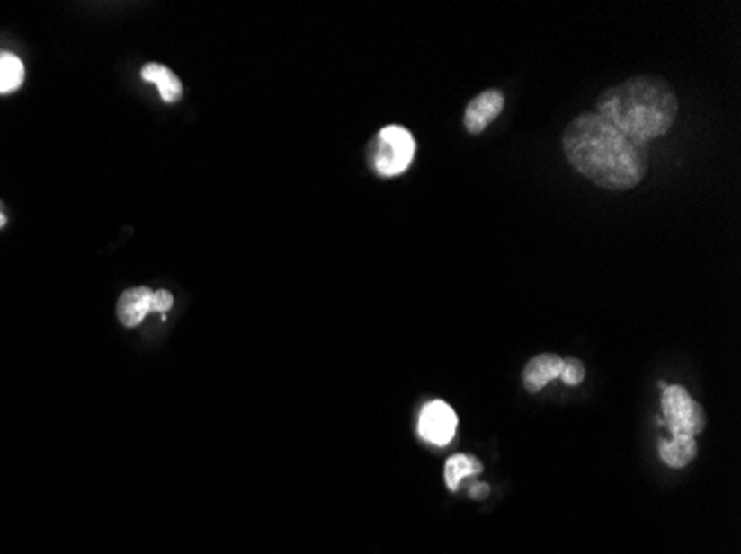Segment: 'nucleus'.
I'll use <instances>...</instances> for the list:
<instances>
[{
	"instance_id": "f257e3e1",
	"label": "nucleus",
	"mask_w": 741,
	"mask_h": 554,
	"mask_svg": "<svg viewBox=\"0 0 741 554\" xmlns=\"http://www.w3.org/2000/svg\"><path fill=\"white\" fill-rule=\"evenodd\" d=\"M571 167L595 187L629 191L648 171V145L630 138L600 113H579L568 122L562 138Z\"/></svg>"
},
{
	"instance_id": "f03ea898",
	"label": "nucleus",
	"mask_w": 741,
	"mask_h": 554,
	"mask_svg": "<svg viewBox=\"0 0 741 554\" xmlns=\"http://www.w3.org/2000/svg\"><path fill=\"white\" fill-rule=\"evenodd\" d=\"M677 111V96L666 80L659 75H638L606 89L597 98L595 113L630 138L648 145L671 131Z\"/></svg>"
},
{
	"instance_id": "7ed1b4c3",
	"label": "nucleus",
	"mask_w": 741,
	"mask_h": 554,
	"mask_svg": "<svg viewBox=\"0 0 741 554\" xmlns=\"http://www.w3.org/2000/svg\"><path fill=\"white\" fill-rule=\"evenodd\" d=\"M664 421L668 430L683 437H697L706 426V413L683 386H668L662 395Z\"/></svg>"
},
{
	"instance_id": "20e7f679",
	"label": "nucleus",
	"mask_w": 741,
	"mask_h": 554,
	"mask_svg": "<svg viewBox=\"0 0 741 554\" xmlns=\"http://www.w3.org/2000/svg\"><path fill=\"white\" fill-rule=\"evenodd\" d=\"M378 155H375V169L382 175H400L405 173L415 155V140L411 131L405 127H384L378 138Z\"/></svg>"
},
{
	"instance_id": "39448f33",
	"label": "nucleus",
	"mask_w": 741,
	"mask_h": 554,
	"mask_svg": "<svg viewBox=\"0 0 741 554\" xmlns=\"http://www.w3.org/2000/svg\"><path fill=\"white\" fill-rule=\"evenodd\" d=\"M455 428H458V415L446 401L435 400L422 409L417 430L420 437L433 446H449L455 437Z\"/></svg>"
},
{
	"instance_id": "423d86ee",
	"label": "nucleus",
	"mask_w": 741,
	"mask_h": 554,
	"mask_svg": "<svg viewBox=\"0 0 741 554\" xmlns=\"http://www.w3.org/2000/svg\"><path fill=\"white\" fill-rule=\"evenodd\" d=\"M502 109H504V93L502 92L488 89V92L478 93V96L467 104V111H464V127H467L469 134H482V131L500 116Z\"/></svg>"
},
{
	"instance_id": "0eeeda50",
	"label": "nucleus",
	"mask_w": 741,
	"mask_h": 554,
	"mask_svg": "<svg viewBox=\"0 0 741 554\" xmlns=\"http://www.w3.org/2000/svg\"><path fill=\"white\" fill-rule=\"evenodd\" d=\"M562 364H564V359L555 353H544V355H538V357L529 359V364H526V368H524V375H522L526 391L540 392L550 380L559 377V373H562Z\"/></svg>"
},
{
	"instance_id": "6e6552de",
	"label": "nucleus",
	"mask_w": 741,
	"mask_h": 554,
	"mask_svg": "<svg viewBox=\"0 0 741 554\" xmlns=\"http://www.w3.org/2000/svg\"><path fill=\"white\" fill-rule=\"evenodd\" d=\"M151 295H154V291L145 286H136L122 293L121 300H118V320L129 329L140 324L151 312Z\"/></svg>"
},
{
	"instance_id": "1a4fd4ad",
	"label": "nucleus",
	"mask_w": 741,
	"mask_h": 554,
	"mask_svg": "<svg viewBox=\"0 0 741 554\" xmlns=\"http://www.w3.org/2000/svg\"><path fill=\"white\" fill-rule=\"evenodd\" d=\"M659 457L671 468H683L697 457V442L695 437H683L674 435L671 442L659 444Z\"/></svg>"
},
{
	"instance_id": "9d476101",
	"label": "nucleus",
	"mask_w": 741,
	"mask_h": 554,
	"mask_svg": "<svg viewBox=\"0 0 741 554\" xmlns=\"http://www.w3.org/2000/svg\"><path fill=\"white\" fill-rule=\"evenodd\" d=\"M142 80L154 83L156 87H158L160 98H163L165 102H175L180 96H183V84H180V80L175 78L174 71L165 67V65H156V63L147 65V67L142 69Z\"/></svg>"
},
{
	"instance_id": "9b49d317",
	"label": "nucleus",
	"mask_w": 741,
	"mask_h": 554,
	"mask_svg": "<svg viewBox=\"0 0 741 554\" xmlns=\"http://www.w3.org/2000/svg\"><path fill=\"white\" fill-rule=\"evenodd\" d=\"M478 472H482V462H479V459H475L473 454H453L444 466L446 486H449L451 490H458L462 479L478 475Z\"/></svg>"
},
{
	"instance_id": "f8f14e48",
	"label": "nucleus",
	"mask_w": 741,
	"mask_h": 554,
	"mask_svg": "<svg viewBox=\"0 0 741 554\" xmlns=\"http://www.w3.org/2000/svg\"><path fill=\"white\" fill-rule=\"evenodd\" d=\"M25 78V67L13 54L0 51V93L16 92Z\"/></svg>"
},
{
	"instance_id": "ddd939ff",
	"label": "nucleus",
	"mask_w": 741,
	"mask_h": 554,
	"mask_svg": "<svg viewBox=\"0 0 741 554\" xmlns=\"http://www.w3.org/2000/svg\"><path fill=\"white\" fill-rule=\"evenodd\" d=\"M559 377H562V382L568 383V386H577V383H582L584 380H586V368H584V364L579 362V359L568 357V359H564Z\"/></svg>"
},
{
	"instance_id": "4468645a",
	"label": "nucleus",
	"mask_w": 741,
	"mask_h": 554,
	"mask_svg": "<svg viewBox=\"0 0 741 554\" xmlns=\"http://www.w3.org/2000/svg\"><path fill=\"white\" fill-rule=\"evenodd\" d=\"M174 304V297H171L169 291H154L151 295V312H167Z\"/></svg>"
},
{
	"instance_id": "2eb2a0df",
	"label": "nucleus",
	"mask_w": 741,
	"mask_h": 554,
	"mask_svg": "<svg viewBox=\"0 0 741 554\" xmlns=\"http://www.w3.org/2000/svg\"><path fill=\"white\" fill-rule=\"evenodd\" d=\"M488 492H491V488L487 484H473L471 490H469V495H471V499H487Z\"/></svg>"
},
{
	"instance_id": "dca6fc26",
	"label": "nucleus",
	"mask_w": 741,
	"mask_h": 554,
	"mask_svg": "<svg viewBox=\"0 0 741 554\" xmlns=\"http://www.w3.org/2000/svg\"><path fill=\"white\" fill-rule=\"evenodd\" d=\"M3 224H4V215H3V213H0V226H3Z\"/></svg>"
}]
</instances>
